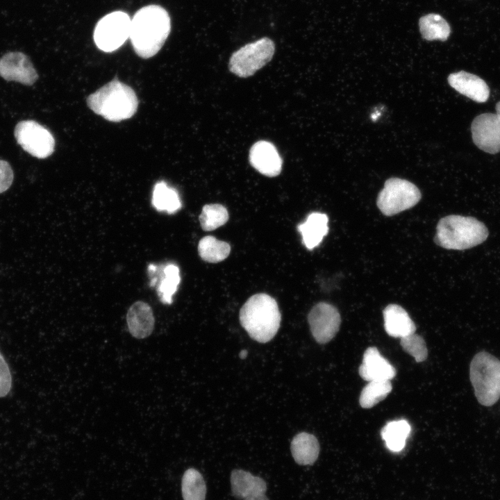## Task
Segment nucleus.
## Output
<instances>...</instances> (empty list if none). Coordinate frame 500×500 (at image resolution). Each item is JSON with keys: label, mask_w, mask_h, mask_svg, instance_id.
Instances as JSON below:
<instances>
[{"label": "nucleus", "mask_w": 500, "mask_h": 500, "mask_svg": "<svg viewBox=\"0 0 500 500\" xmlns=\"http://www.w3.org/2000/svg\"><path fill=\"white\" fill-rule=\"evenodd\" d=\"M170 30V17L162 7L149 5L140 8L131 19L129 35L136 54L144 59L155 56L165 42Z\"/></svg>", "instance_id": "nucleus-1"}, {"label": "nucleus", "mask_w": 500, "mask_h": 500, "mask_svg": "<svg viewBox=\"0 0 500 500\" xmlns=\"http://www.w3.org/2000/svg\"><path fill=\"white\" fill-rule=\"evenodd\" d=\"M239 317L249 335L261 343H266L275 336L281 319L276 300L265 293L249 298L241 308Z\"/></svg>", "instance_id": "nucleus-2"}, {"label": "nucleus", "mask_w": 500, "mask_h": 500, "mask_svg": "<svg viewBox=\"0 0 500 500\" xmlns=\"http://www.w3.org/2000/svg\"><path fill=\"white\" fill-rule=\"evenodd\" d=\"M87 104L106 120L118 122L135 115L138 99L130 86L114 78L88 96Z\"/></svg>", "instance_id": "nucleus-3"}, {"label": "nucleus", "mask_w": 500, "mask_h": 500, "mask_svg": "<svg viewBox=\"0 0 500 500\" xmlns=\"http://www.w3.org/2000/svg\"><path fill=\"white\" fill-rule=\"evenodd\" d=\"M488 236L487 227L477 219L451 215L438 222L435 242L447 249L464 250L480 244Z\"/></svg>", "instance_id": "nucleus-4"}, {"label": "nucleus", "mask_w": 500, "mask_h": 500, "mask_svg": "<svg viewBox=\"0 0 500 500\" xmlns=\"http://www.w3.org/2000/svg\"><path fill=\"white\" fill-rule=\"evenodd\" d=\"M469 378L478 403L492 406L500 398V360L482 351L473 357L469 365Z\"/></svg>", "instance_id": "nucleus-5"}, {"label": "nucleus", "mask_w": 500, "mask_h": 500, "mask_svg": "<svg viewBox=\"0 0 500 500\" xmlns=\"http://www.w3.org/2000/svg\"><path fill=\"white\" fill-rule=\"evenodd\" d=\"M274 51L275 44L268 38L249 43L232 54L229 70L239 77H249L272 60Z\"/></svg>", "instance_id": "nucleus-6"}, {"label": "nucleus", "mask_w": 500, "mask_h": 500, "mask_svg": "<svg viewBox=\"0 0 500 500\" xmlns=\"http://www.w3.org/2000/svg\"><path fill=\"white\" fill-rule=\"evenodd\" d=\"M421 197L419 190L412 183L390 178L378 193L376 204L384 215L392 216L413 207Z\"/></svg>", "instance_id": "nucleus-7"}, {"label": "nucleus", "mask_w": 500, "mask_h": 500, "mask_svg": "<svg viewBox=\"0 0 500 500\" xmlns=\"http://www.w3.org/2000/svg\"><path fill=\"white\" fill-rule=\"evenodd\" d=\"M131 19L122 11H115L103 17L94 31L97 47L105 52L119 48L129 38Z\"/></svg>", "instance_id": "nucleus-8"}, {"label": "nucleus", "mask_w": 500, "mask_h": 500, "mask_svg": "<svg viewBox=\"0 0 500 500\" xmlns=\"http://www.w3.org/2000/svg\"><path fill=\"white\" fill-rule=\"evenodd\" d=\"M14 134L22 148L34 157L46 158L54 151L55 140L51 132L33 120L19 122Z\"/></svg>", "instance_id": "nucleus-9"}, {"label": "nucleus", "mask_w": 500, "mask_h": 500, "mask_svg": "<svg viewBox=\"0 0 500 500\" xmlns=\"http://www.w3.org/2000/svg\"><path fill=\"white\" fill-rule=\"evenodd\" d=\"M308 321L315 340L319 344H325L331 341L339 331L341 318L334 306L319 302L310 310Z\"/></svg>", "instance_id": "nucleus-10"}, {"label": "nucleus", "mask_w": 500, "mask_h": 500, "mask_svg": "<svg viewBox=\"0 0 500 500\" xmlns=\"http://www.w3.org/2000/svg\"><path fill=\"white\" fill-rule=\"evenodd\" d=\"M474 143L482 151L495 154L500 151V116L483 113L476 116L471 126Z\"/></svg>", "instance_id": "nucleus-11"}, {"label": "nucleus", "mask_w": 500, "mask_h": 500, "mask_svg": "<svg viewBox=\"0 0 500 500\" xmlns=\"http://www.w3.org/2000/svg\"><path fill=\"white\" fill-rule=\"evenodd\" d=\"M0 76L26 85H33L38 78L29 58L19 51L8 52L0 58Z\"/></svg>", "instance_id": "nucleus-12"}, {"label": "nucleus", "mask_w": 500, "mask_h": 500, "mask_svg": "<svg viewBox=\"0 0 500 500\" xmlns=\"http://www.w3.org/2000/svg\"><path fill=\"white\" fill-rule=\"evenodd\" d=\"M249 162L259 173L269 177L278 176L283 165L276 147L266 140H260L253 144L249 151Z\"/></svg>", "instance_id": "nucleus-13"}, {"label": "nucleus", "mask_w": 500, "mask_h": 500, "mask_svg": "<svg viewBox=\"0 0 500 500\" xmlns=\"http://www.w3.org/2000/svg\"><path fill=\"white\" fill-rule=\"evenodd\" d=\"M360 376L367 381H390L396 376L395 368L374 347H368L359 367Z\"/></svg>", "instance_id": "nucleus-14"}, {"label": "nucleus", "mask_w": 500, "mask_h": 500, "mask_svg": "<svg viewBox=\"0 0 500 500\" xmlns=\"http://www.w3.org/2000/svg\"><path fill=\"white\" fill-rule=\"evenodd\" d=\"M448 83L460 94L478 103L485 102L489 98L488 85L473 74L465 71L452 73L448 76Z\"/></svg>", "instance_id": "nucleus-15"}, {"label": "nucleus", "mask_w": 500, "mask_h": 500, "mask_svg": "<svg viewBox=\"0 0 500 500\" xmlns=\"http://www.w3.org/2000/svg\"><path fill=\"white\" fill-rule=\"evenodd\" d=\"M126 322L132 336L137 339L148 337L151 334L155 324L151 307L142 301H136L128 310Z\"/></svg>", "instance_id": "nucleus-16"}, {"label": "nucleus", "mask_w": 500, "mask_h": 500, "mask_svg": "<svg viewBox=\"0 0 500 500\" xmlns=\"http://www.w3.org/2000/svg\"><path fill=\"white\" fill-rule=\"evenodd\" d=\"M386 333L394 338H403L415 333L416 326L408 312L397 304H390L383 312Z\"/></svg>", "instance_id": "nucleus-17"}, {"label": "nucleus", "mask_w": 500, "mask_h": 500, "mask_svg": "<svg viewBox=\"0 0 500 500\" xmlns=\"http://www.w3.org/2000/svg\"><path fill=\"white\" fill-rule=\"evenodd\" d=\"M231 485L233 495L237 499L265 494L266 482L260 477L254 476L242 469H233L231 474Z\"/></svg>", "instance_id": "nucleus-18"}, {"label": "nucleus", "mask_w": 500, "mask_h": 500, "mask_svg": "<svg viewBox=\"0 0 500 500\" xmlns=\"http://www.w3.org/2000/svg\"><path fill=\"white\" fill-rule=\"evenodd\" d=\"M328 216L322 212H313L306 219L298 225L297 230L302 235V241L308 249L317 247L328 231Z\"/></svg>", "instance_id": "nucleus-19"}, {"label": "nucleus", "mask_w": 500, "mask_h": 500, "mask_svg": "<svg viewBox=\"0 0 500 500\" xmlns=\"http://www.w3.org/2000/svg\"><path fill=\"white\" fill-rule=\"evenodd\" d=\"M290 450L292 457L297 464L311 465L318 458L319 444L315 435L302 432L293 438Z\"/></svg>", "instance_id": "nucleus-20"}, {"label": "nucleus", "mask_w": 500, "mask_h": 500, "mask_svg": "<svg viewBox=\"0 0 500 500\" xmlns=\"http://www.w3.org/2000/svg\"><path fill=\"white\" fill-rule=\"evenodd\" d=\"M151 203L158 210L173 214L181 208L178 192L165 181L157 182L153 190Z\"/></svg>", "instance_id": "nucleus-21"}, {"label": "nucleus", "mask_w": 500, "mask_h": 500, "mask_svg": "<svg viewBox=\"0 0 500 500\" xmlns=\"http://www.w3.org/2000/svg\"><path fill=\"white\" fill-rule=\"evenodd\" d=\"M411 427L405 419L388 422L381 430V435L385 445L392 451H401L410 435Z\"/></svg>", "instance_id": "nucleus-22"}, {"label": "nucleus", "mask_w": 500, "mask_h": 500, "mask_svg": "<svg viewBox=\"0 0 500 500\" xmlns=\"http://www.w3.org/2000/svg\"><path fill=\"white\" fill-rule=\"evenodd\" d=\"M419 30L426 40L445 41L450 35L451 29L447 22L438 14H428L422 17L419 22Z\"/></svg>", "instance_id": "nucleus-23"}, {"label": "nucleus", "mask_w": 500, "mask_h": 500, "mask_svg": "<svg viewBox=\"0 0 500 500\" xmlns=\"http://www.w3.org/2000/svg\"><path fill=\"white\" fill-rule=\"evenodd\" d=\"M198 252L204 261L217 263L226 259L230 252L228 243L218 240L212 235L202 238L199 242Z\"/></svg>", "instance_id": "nucleus-24"}, {"label": "nucleus", "mask_w": 500, "mask_h": 500, "mask_svg": "<svg viewBox=\"0 0 500 500\" xmlns=\"http://www.w3.org/2000/svg\"><path fill=\"white\" fill-rule=\"evenodd\" d=\"M181 281L178 267L174 263L165 265L161 274V280L157 288L160 300L165 304L172 303V297L176 292Z\"/></svg>", "instance_id": "nucleus-25"}, {"label": "nucleus", "mask_w": 500, "mask_h": 500, "mask_svg": "<svg viewBox=\"0 0 500 500\" xmlns=\"http://www.w3.org/2000/svg\"><path fill=\"white\" fill-rule=\"evenodd\" d=\"M183 500H205L206 485L201 474L194 468L187 469L181 481Z\"/></svg>", "instance_id": "nucleus-26"}, {"label": "nucleus", "mask_w": 500, "mask_h": 500, "mask_svg": "<svg viewBox=\"0 0 500 500\" xmlns=\"http://www.w3.org/2000/svg\"><path fill=\"white\" fill-rule=\"evenodd\" d=\"M390 381H369L362 389L359 402L362 408H370L383 400L392 391Z\"/></svg>", "instance_id": "nucleus-27"}, {"label": "nucleus", "mask_w": 500, "mask_h": 500, "mask_svg": "<svg viewBox=\"0 0 500 500\" xmlns=\"http://www.w3.org/2000/svg\"><path fill=\"white\" fill-rule=\"evenodd\" d=\"M228 219L227 209L218 203L205 205L199 215L201 226L205 231H211L219 228L226 224Z\"/></svg>", "instance_id": "nucleus-28"}, {"label": "nucleus", "mask_w": 500, "mask_h": 500, "mask_svg": "<svg viewBox=\"0 0 500 500\" xmlns=\"http://www.w3.org/2000/svg\"><path fill=\"white\" fill-rule=\"evenodd\" d=\"M400 339L403 350L411 355L417 362L426 359L428 351L425 341L421 336L412 333Z\"/></svg>", "instance_id": "nucleus-29"}, {"label": "nucleus", "mask_w": 500, "mask_h": 500, "mask_svg": "<svg viewBox=\"0 0 500 500\" xmlns=\"http://www.w3.org/2000/svg\"><path fill=\"white\" fill-rule=\"evenodd\" d=\"M12 388V375L9 366L0 352V398L7 396Z\"/></svg>", "instance_id": "nucleus-30"}, {"label": "nucleus", "mask_w": 500, "mask_h": 500, "mask_svg": "<svg viewBox=\"0 0 500 500\" xmlns=\"http://www.w3.org/2000/svg\"><path fill=\"white\" fill-rule=\"evenodd\" d=\"M13 177V172L10 164L7 161L0 160V193L6 191L10 187Z\"/></svg>", "instance_id": "nucleus-31"}, {"label": "nucleus", "mask_w": 500, "mask_h": 500, "mask_svg": "<svg viewBox=\"0 0 500 500\" xmlns=\"http://www.w3.org/2000/svg\"><path fill=\"white\" fill-rule=\"evenodd\" d=\"M244 500H269L265 494H260L247 497Z\"/></svg>", "instance_id": "nucleus-32"}, {"label": "nucleus", "mask_w": 500, "mask_h": 500, "mask_svg": "<svg viewBox=\"0 0 500 500\" xmlns=\"http://www.w3.org/2000/svg\"><path fill=\"white\" fill-rule=\"evenodd\" d=\"M247 351L245 349L242 350L239 354L240 358L242 359H244L247 357Z\"/></svg>", "instance_id": "nucleus-33"}, {"label": "nucleus", "mask_w": 500, "mask_h": 500, "mask_svg": "<svg viewBox=\"0 0 500 500\" xmlns=\"http://www.w3.org/2000/svg\"><path fill=\"white\" fill-rule=\"evenodd\" d=\"M496 113L500 116V101H499L496 105Z\"/></svg>", "instance_id": "nucleus-34"}]
</instances>
